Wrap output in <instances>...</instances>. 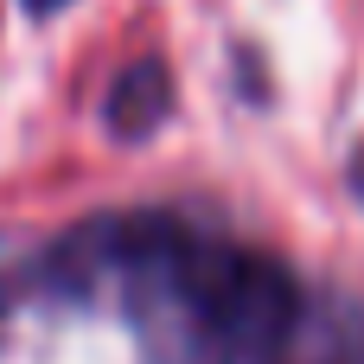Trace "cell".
<instances>
[{"label": "cell", "instance_id": "3", "mask_svg": "<svg viewBox=\"0 0 364 364\" xmlns=\"http://www.w3.org/2000/svg\"><path fill=\"white\" fill-rule=\"evenodd\" d=\"M269 364H364V326L352 314H307L294 320V333L282 339V352Z\"/></svg>", "mask_w": 364, "mask_h": 364}, {"label": "cell", "instance_id": "4", "mask_svg": "<svg viewBox=\"0 0 364 364\" xmlns=\"http://www.w3.org/2000/svg\"><path fill=\"white\" fill-rule=\"evenodd\" d=\"M352 186H358V198H364V147L352 154Z\"/></svg>", "mask_w": 364, "mask_h": 364}, {"label": "cell", "instance_id": "5", "mask_svg": "<svg viewBox=\"0 0 364 364\" xmlns=\"http://www.w3.org/2000/svg\"><path fill=\"white\" fill-rule=\"evenodd\" d=\"M26 6H38V13H45V6H64V0H26Z\"/></svg>", "mask_w": 364, "mask_h": 364}, {"label": "cell", "instance_id": "1", "mask_svg": "<svg viewBox=\"0 0 364 364\" xmlns=\"http://www.w3.org/2000/svg\"><path fill=\"white\" fill-rule=\"evenodd\" d=\"M83 269L115 288L160 364H269L301 320V288L275 256L198 237L173 218L96 230Z\"/></svg>", "mask_w": 364, "mask_h": 364}, {"label": "cell", "instance_id": "2", "mask_svg": "<svg viewBox=\"0 0 364 364\" xmlns=\"http://www.w3.org/2000/svg\"><path fill=\"white\" fill-rule=\"evenodd\" d=\"M166 109H173V77H166L160 58H141V64H128L115 77V90L102 102V122H109V134L141 141V134H154L166 122Z\"/></svg>", "mask_w": 364, "mask_h": 364}]
</instances>
